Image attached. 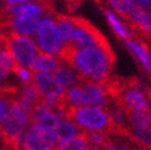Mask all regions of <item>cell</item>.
<instances>
[{
	"instance_id": "1",
	"label": "cell",
	"mask_w": 151,
	"mask_h": 150,
	"mask_svg": "<svg viewBox=\"0 0 151 150\" xmlns=\"http://www.w3.org/2000/svg\"><path fill=\"white\" fill-rule=\"evenodd\" d=\"M59 58L73 66L81 79L100 84H103L112 75L116 62V54L112 48H76L71 43L64 44Z\"/></svg>"
},
{
	"instance_id": "2",
	"label": "cell",
	"mask_w": 151,
	"mask_h": 150,
	"mask_svg": "<svg viewBox=\"0 0 151 150\" xmlns=\"http://www.w3.org/2000/svg\"><path fill=\"white\" fill-rule=\"evenodd\" d=\"M66 119H70L82 132H111L112 124L108 112L102 107H78L71 108Z\"/></svg>"
},
{
	"instance_id": "3",
	"label": "cell",
	"mask_w": 151,
	"mask_h": 150,
	"mask_svg": "<svg viewBox=\"0 0 151 150\" xmlns=\"http://www.w3.org/2000/svg\"><path fill=\"white\" fill-rule=\"evenodd\" d=\"M3 36H4L3 47H5L9 50L15 63L17 65L31 69L36 58L41 53L36 42L31 37L21 36L14 32L3 33Z\"/></svg>"
},
{
	"instance_id": "4",
	"label": "cell",
	"mask_w": 151,
	"mask_h": 150,
	"mask_svg": "<svg viewBox=\"0 0 151 150\" xmlns=\"http://www.w3.org/2000/svg\"><path fill=\"white\" fill-rule=\"evenodd\" d=\"M74 25L71 43L76 48H111L107 38L88 20L80 16H70Z\"/></svg>"
},
{
	"instance_id": "5",
	"label": "cell",
	"mask_w": 151,
	"mask_h": 150,
	"mask_svg": "<svg viewBox=\"0 0 151 150\" xmlns=\"http://www.w3.org/2000/svg\"><path fill=\"white\" fill-rule=\"evenodd\" d=\"M146 90L138 78H128L125 79L122 91L112 101L122 107L128 115L132 112L146 111L149 106Z\"/></svg>"
},
{
	"instance_id": "6",
	"label": "cell",
	"mask_w": 151,
	"mask_h": 150,
	"mask_svg": "<svg viewBox=\"0 0 151 150\" xmlns=\"http://www.w3.org/2000/svg\"><path fill=\"white\" fill-rule=\"evenodd\" d=\"M36 44L42 53L59 57L64 43L60 38L57 24L53 17L46 16L41 19L36 31Z\"/></svg>"
},
{
	"instance_id": "7",
	"label": "cell",
	"mask_w": 151,
	"mask_h": 150,
	"mask_svg": "<svg viewBox=\"0 0 151 150\" xmlns=\"http://www.w3.org/2000/svg\"><path fill=\"white\" fill-rule=\"evenodd\" d=\"M124 24L133 38L144 42L151 38V14L144 7L134 5L129 15L124 19Z\"/></svg>"
},
{
	"instance_id": "8",
	"label": "cell",
	"mask_w": 151,
	"mask_h": 150,
	"mask_svg": "<svg viewBox=\"0 0 151 150\" xmlns=\"http://www.w3.org/2000/svg\"><path fill=\"white\" fill-rule=\"evenodd\" d=\"M21 141L24 150H53L58 144L54 132L41 129L33 124L27 127Z\"/></svg>"
},
{
	"instance_id": "9",
	"label": "cell",
	"mask_w": 151,
	"mask_h": 150,
	"mask_svg": "<svg viewBox=\"0 0 151 150\" xmlns=\"http://www.w3.org/2000/svg\"><path fill=\"white\" fill-rule=\"evenodd\" d=\"M32 82L38 89L42 99L62 97L65 94V89L59 84L52 73H33Z\"/></svg>"
},
{
	"instance_id": "10",
	"label": "cell",
	"mask_w": 151,
	"mask_h": 150,
	"mask_svg": "<svg viewBox=\"0 0 151 150\" xmlns=\"http://www.w3.org/2000/svg\"><path fill=\"white\" fill-rule=\"evenodd\" d=\"M80 86L82 87V91L85 95V103L86 106L91 107H102L106 108L111 102V99L108 97L107 92L102 84L90 80L80 81Z\"/></svg>"
},
{
	"instance_id": "11",
	"label": "cell",
	"mask_w": 151,
	"mask_h": 150,
	"mask_svg": "<svg viewBox=\"0 0 151 150\" xmlns=\"http://www.w3.org/2000/svg\"><path fill=\"white\" fill-rule=\"evenodd\" d=\"M59 122H60V119L55 115V112H53L52 110L46 107L43 103H38L37 106L33 107L31 124L44 131L54 132L55 127L58 125Z\"/></svg>"
},
{
	"instance_id": "12",
	"label": "cell",
	"mask_w": 151,
	"mask_h": 150,
	"mask_svg": "<svg viewBox=\"0 0 151 150\" xmlns=\"http://www.w3.org/2000/svg\"><path fill=\"white\" fill-rule=\"evenodd\" d=\"M124 43L125 47L132 52L134 57L137 58V61L141 64L149 76H151V50L147 47V44L144 41L133 38V37L124 41Z\"/></svg>"
},
{
	"instance_id": "13",
	"label": "cell",
	"mask_w": 151,
	"mask_h": 150,
	"mask_svg": "<svg viewBox=\"0 0 151 150\" xmlns=\"http://www.w3.org/2000/svg\"><path fill=\"white\" fill-rule=\"evenodd\" d=\"M52 74L54 75V78L58 80V82L65 90L80 84V81L82 80L81 76L79 75V73L75 70L73 66L64 63L63 61L60 62V64L52 71Z\"/></svg>"
},
{
	"instance_id": "14",
	"label": "cell",
	"mask_w": 151,
	"mask_h": 150,
	"mask_svg": "<svg viewBox=\"0 0 151 150\" xmlns=\"http://www.w3.org/2000/svg\"><path fill=\"white\" fill-rule=\"evenodd\" d=\"M82 131L70 119H63L58 123L54 129V136L57 139V143H65L74 139L75 137L80 136Z\"/></svg>"
},
{
	"instance_id": "15",
	"label": "cell",
	"mask_w": 151,
	"mask_h": 150,
	"mask_svg": "<svg viewBox=\"0 0 151 150\" xmlns=\"http://www.w3.org/2000/svg\"><path fill=\"white\" fill-rule=\"evenodd\" d=\"M60 62H62L60 58L41 52L32 64L31 70L32 73H52L60 64Z\"/></svg>"
},
{
	"instance_id": "16",
	"label": "cell",
	"mask_w": 151,
	"mask_h": 150,
	"mask_svg": "<svg viewBox=\"0 0 151 150\" xmlns=\"http://www.w3.org/2000/svg\"><path fill=\"white\" fill-rule=\"evenodd\" d=\"M100 7L102 9L103 14L106 15V17H107L112 30L114 31V33L119 37V38H122L124 41L132 38V35L129 32V30H128V27L125 26L124 22L120 20L114 12H113L112 10H109V9H107V7H104L102 4H100Z\"/></svg>"
},
{
	"instance_id": "17",
	"label": "cell",
	"mask_w": 151,
	"mask_h": 150,
	"mask_svg": "<svg viewBox=\"0 0 151 150\" xmlns=\"http://www.w3.org/2000/svg\"><path fill=\"white\" fill-rule=\"evenodd\" d=\"M17 99L22 102H25L26 105H28L29 107H35L38 103H41L42 96L38 91V89L36 87V85L33 82H29V84H22L19 87V96Z\"/></svg>"
},
{
	"instance_id": "18",
	"label": "cell",
	"mask_w": 151,
	"mask_h": 150,
	"mask_svg": "<svg viewBox=\"0 0 151 150\" xmlns=\"http://www.w3.org/2000/svg\"><path fill=\"white\" fill-rule=\"evenodd\" d=\"M53 19H54L57 27H58V31L60 35V38H62L63 43H69L71 41V36H73V31H74V25L71 22L70 16H68L65 14H58L54 12L52 15Z\"/></svg>"
},
{
	"instance_id": "19",
	"label": "cell",
	"mask_w": 151,
	"mask_h": 150,
	"mask_svg": "<svg viewBox=\"0 0 151 150\" xmlns=\"http://www.w3.org/2000/svg\"><path fill=\"white\" fill-rule=\"evenodd\" d=\"M65 100H66L68 105L73 108L86 106L85 95H84V91H82V87L80 86V84L65 90Z\"/></svg>"
},
{
	"instance_id": "20",
	"label": "cell",
	"mask_w": 151,
	"mask_h": 150,
	"mask_svg": "<svg viewBox=\"0 0 151 150\" xmlns=\"http://www.w3.org/2000/svg\"><path fill=\"white\" fill-rule=\"evenodd\" d=\"M84 136L87 140L88 146H91L96 150L106 145L107 143H109V133L108 132H100V131L84 132Z\"/></svg>"
},
{
	"instance_id": "21",
	"label": "cell",
	"mask_w": 151,
	"mask_h": 150,
	"mask_svg": "<svg viewBox=\"0 0 151 150\" xmlns=\"http://www.w3.org/2000/svg\"><path fill=\"white\" fill-rule=\"evenodd\" d=\"M85 146H88V144H87V140L84 136V132H82L80 136L75 137L74 139H71L69 141L57 144L53 150H81Z\"/></svg>"
},
{
	"instance_id": "22",
	"label": "cell",
	"mask_w": 151,
	"mask_h": 150,
	"mask_svg": "<svg viewBox=\"0 0 151 150\" xmlns=\"http://www.w3.org/2000/svg\"><path fill=\"white\" fill-rule=\"evenodd\" d=\"M109 5L116 10V12L119 15L123 20L129 15L130 10L134 7L135 4H133L129 0H107Z\"/></svg>"
},
{
	"instance_id": "23",
	"label": "cell",
	"mask_w": 151,
	"mask_h": 150,
	"mask_svg": "<svg viewBox=\"0 0 151 150\" xmlns=\"http://www.w3.org/2000/svg\"><path fill=\"white\" fill-rule=\"evenodd\" d=\"M15 65H16V63H15L14 58L9 53V50L5 47H1L0 48V69L10 73V71H12Z\"/></svg>"
},
{
	"instance_id": "24",
	"label": "cell",
	"mask_w": 151,
	"mask_h": 150,
	"mask_svg": "<svg viewBox=\"0 0 151 150\" xmlns=\"http://www.w3.org/2000/svg\"><path fill=\"white\" fill-rule=\"evenodd\" d=\"M12 73H15V75L21 80L22 84H29L32 82V78H33V73L31 69L25 68V66H21V65H15Z\"/></svg>"
},
{
	"instance_id": "25",
	"label": "cell",
	"mask_w": 151,
	"mask_h": 150,
	"mask_svg": "<svg viewBox=\"0 0 151 150\" xmlns=\"http://www.w3.org/2000/svg\"><path fill=\"white\" fill-rule=\"evenodd\" d=\"M5 6H16L21 4H26V3H32L35 0H1Z\"/></svg>"
},
{
	"instance_id": "26",
	"label": "cell",
	"mask_w": 151,
	"mask_h": 150,
	"mask_svg": "<svg viewBox=\"0 0 151 150\" xmlns=\"http://www.w3.org/2000/svg\"><path fill=\"white\" fill-rule=\"evenodd\" d=\"M65 1H66V5H68V10L75 11L81 5L82 0H65Z\"/></svg>"
},
{
	"instance_id": "27",
	"label": "cell",
	"mask_w": 151,
	"mask_h": 150,
	"mask_svg": "<svg viewBox=\"0 0 151 150\" xmlns=\"http://www.w3.org/2000/svg\"><path fill=\"white\" fill-rule=\"evenodd\" d=\"M129 1H132L133 4L138 5V6H140V7H144V9H146V7L150 6L151 0H129Z\"/></svg>"
},
{
	"instance_id": "28",
	"label": "cell",
	"mask_w": 151,
	"mask_h": 150,
	"mask_svg": "<svg viewBox=\"0 0 151 150\" xmlns=\"http://www.w3.org/2000/svg\"><path fill=\"white\" fill-rule=\"evenodd\" d=\"M35 1L44 5L46 7H48L49 10H54V6H53V4H54V0H35Z\"/></svg>"
},
{
	"instance_id": "29",
	"label": "cell",
	"mask_w": 151,
	"mask_h": 150,
	"mask_svg": "<svg viewBox=\"0 0 151 150\" xmlns=\"http://www.w3.org/2000/svg\"><path fill=\"white\" fill-rule=\"evenodd\" d=\"M97 150H117V149H116V146L113 145V143H112V141H111V139H109V143H107L106 145L101 146L100 149H97Z\"/></svg>"
},
{
	"instance_id": "30",
	"label": "cell",
	"mask_w": 151,
	"mask_h": 150,
	"mask_svg": "<svg viewBox=\"0 0 151 150\" xmlns=\"http://www.w3.org/2000/svg\"><path fill=\"white\" fill-rule=\"evenodd\" d=\"M9 76V71H6V70H1L0 69V82L6 80V78Z\"/></svg>"
},
{
	"instance_id": "31",
	"label": "cell",
	"mask_w": 151,
	"mask_h": 150,
	"mask_svg": "<svg viewBox=\"0 0 151 150\" xmlns=\"http://www.w3.org/2000/svg\"><path fill=\"white\" fill-rule=\"evenodd\" d=\"M3 44H4V36H3L1 31H0V48L3 47Z\"/></svg>"
},
{
	"instance_id": "32",
	"label": "cell",
	"mask_w": 151,
	"mask_h": 150,
	"mask_svg": "<svg viewBox=\"0 0 151 150\" xmlns=\"http://www.w3.org/2000/svg\"><path fill=\"white\" fill-rule=\"evenodd\" d=\"M134 150H151V149H149V148H145V146H137V148H134Z\"/></svg>"
},
{
	"instance_id": "33",
	"label": "cell",
	"mask_w": 151,
	"mask_h": 150,
	"mask_svg": "<svg viewBox=\"0 0 151 150\" xmlns=\"http://www.w3.org/2000/svg\"><path fill=\"white\" fill-rule=\"evenodd\" d=\"M146 95H147L149 101H151V89H147V90H146Z\"/></svg>"
},
{
	"instance_id": "34",
	"label": "cell",
	"mask_w": 151,
	"mask_h": 150,
	"mask_svg": "<svg viewBox=\"0 0 151 150\" xmlns=\"http://www.w3.org/2000/svg\"><path fill=\"white\" fill-rule=\"evenodd\" d=\"M81 150H96V149H93V148H91V146H85L84 149H81Z\"/></svg>"
},
{
	"instance_id": "35",
	"label": "cell",
	"mask_w": 151,
	"mask_h": 150,
	"mask_svg": "<svg viewBox=\"0 0 151 150\" xmlns=\"http://www.w3.org/2000/svg\"><path fill=\"white\" fill-rule=\"evenodd\" d=\"M150 14H151V3H150Z\"/></svg>"
}]
</instances>
